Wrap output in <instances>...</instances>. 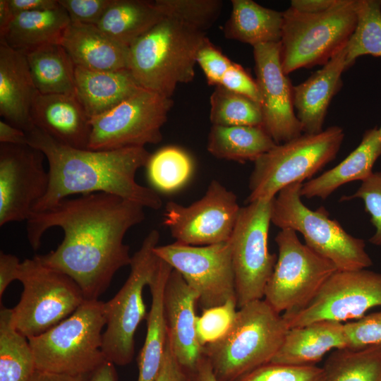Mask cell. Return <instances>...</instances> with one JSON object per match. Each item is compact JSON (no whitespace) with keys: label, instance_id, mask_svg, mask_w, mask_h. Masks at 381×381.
<instances>
[{"label":"cell","instance_id":"1","mask_svg":"<svg viewBox=\"0 0 381 381\" xmlns=\"http://www.w3.org/2000/svg\"><path fill=\"white\" fill-rule=\"evenodd\" d=\"M144 207L105 193L65 198L53 207L32 212L27 237L37 250L46 231L54 226L64 231L56 250L36 255L45 265L72 278L85 300H99L116 272L130 265L127 231L145 218Z\"/></svg>","mask_w":381,"mask_h":381},{"label":"cell","instance_id":"2","mask_svg":"<svg viewBox=\"0 0 381 381\" xmlns=\"http://www.w3.org/2000/svg\"><path fill=\"white\" fill-rule=\"evenodd\" d=\"M26 135L28 144L41 151L49 164L47 190L32 212L50 209L70 195L95 193L117 195L152 210L162 206L155 190L135 180L151 156L145 147L78 149L57 142L36 127Z\"/></svg>","mask_w":381,"mask_h":381},{"label":"cell","instance_id":"3","mask_svg":"<svg viewBox=\"0 0 381 381\" xmlns=\"http://www.w3.org/2000/svg\"><path fill=\"white\" fill-rule=\"evenodd\" d=\"M206 38L205 32L164 17L129 47L128 69L141 87L171 98L179 84L193 80Z\"/></svg>","mask_w":381,"mask_h":381},{"label":"cell","instance_id":"4","mask_svg":"<svg viewBox=\"0 0 381 381\" xmlns=\"http://www.w3.org/2000/svg\"><path fill=\"white\" fill-rule=\"evenodd\" d=\"M289 330L282 314L263 298L238 308L229 331L203 346L218 381H236L272 361Z\"/></svg>","mask_w":381,"mask_h":381},{"label":"cell","instance_id":"5","mask_svg":"<svg viewBox=\"0 0 381 381\" xmlns=\"http://www.w3.org/2000/svg\"><path fill=\"white\" fill-rule=\"evenodd\" d=\"M104 303L85 300L70 316L32 338L37 370L87 376L107 360L102 350Z\"/></svg>","mask_w":381,"mask_h":381},{"label":"cell","instance_id":"6","mask_svg":"<svg viewBox=\"0 0 381 381\" xmlns=\"http://www.w3.org/2000/svg\"><path fill=\"white\" fill-rule=\"evenodd\" d=\"M356 0H337L329 9L305 13L283 12L280 59L285 74L325 65L346 47L357 22Z\"/></svg>","mask_w":381,"mask_h":381},{"label":"cell","instance_id":"7","mask_svg":"<svg viewBox=\"0 0 381 381\" xmlns=\"http://www.w3.org/2000/svg\"><path fill=\"white\" fill-rule=\"evenodd\" d=\"M344 138L343 129L334 126L277 144L254 162L247 203L272 199L284 187L310 180L335 159Z\"/></svg>","mask_w":381,"mask_h":381},{"label":"cell","instance_id":"8","mask_svg":"<svg viewBox=\"0 0 381 381\" xmlns=\"http://www.w3.org/2000/svg\"><path fill=\"white\" fill-rule=\"evenodd\" d=\"M303 183L282 188L273 198L271 223L283 229L298 231L306 245L332 262L338 270L366 269L373 261L363 239L348 234L340 224L329 217L321 207L311 210L301 200Z\"/></svg>","mask_w":381,"mask_h":381},{"label":"cell","instance_id":"9","mask_svg":"<svg viewBox=\"0 0 381 381\" xmlns=\"http://www.w3.org/2000/svg\"><path fill=\"white\" fill-rule=\"evenodd\" d=\"M159 240L157 230L149 232L131 257L126 281L117 294L104 303L106 329L102 335V350L106 360L114 365H126L133 360L136 329L147 316L143 289L152 281L160 262L154 251Z\"/></svg>","mask_w":381,"mask_h":381},{"label":"cell","instance_id":"10","mask_svg":"<svg viewBox=\"0 0 381 381\" xmlns=\"http://www.w3.org/2000/svg\"><path fill=\"white\" fill-rule=\"evenodd\" d=\"M18 281L23 290L11 309L12 323L28 339L51 329L85 301L72 278L44 265L37 256L21 262Z\"/></svg>","mask_w":381,"mask_h":381},{"label":"cell","instance_id":"11","mask_svg":"<svg viewBox=\"0 0 381 381\" xmlns=\"http://www.w3.org/2000/svg\"><path fill=\"white\" fill-rule=\"evenodd\" d=\"M275 242L279 255L263 299L279 313L295 311L306 306L338 270L301 243L291 229H281Z\"/></svg>","mask_w":381,"mask_h":381},{"label":"cell","instance_id":"12","mask_svg":"<svg viewBox=\"0 0 381 381\" xmlns=\"http://www.w3.org/2000/svg\"><path fill=\"white\" fill-rule=\"evenodd\" d=\"M272 200H259L241 207L229 240L238 308L264 298L277 262V255L267 247Z\"/></svg>","mask_w":381,"mask_h":381},{"label":"cell","instance_id":"13","mask_svg":"<svg viewBox=\"0 0 381 381\" xmlns=\"http://www.w3.org/2000/svg\"><path fill=\"white\" fill-rule=\"evenodd\" d=\"M171 98L141 88L110 110L90 119L87 148L111 150L162 141Z\"/></svg>","mask_w":381,"mask_h":381},{"label":"cell","instance_id":"14","mask_svg":"<svg viewBox=\"0 0 381 381\" xmlns=\"http://www.w3.org/2000/svg\"><path fill=\"white\" fill-rule=\"evenodd\" d=\"M375 306H381V273L337 270L306 306L282 316L290 329L322 320H358Z\"/></svg>","mask_w":381,"mask_h":381},{"label":"cell","instance_id":"15","mask_svg":"<svg viewBox=\"0 0 381 381\" xmlns=\"http://www.w3.org/2000/svg\"><path fill=\"white\" fill-rule=\"evenodd\" d=\"M154 251L198 293V304L202 310L236 300L229 241L200 246L175 242L157 246Z\"/></svg>","mask_w":381,"mask_h":381},{"label":"cell","instance_id":"16","mask_svg":"<svg viewBox=\"0 0 381 381\" xmlns=\"http://www.w3.org/2000/svg\"><path fill=\"white\" fill-rule=\"evenodd\" d=\"M241 207L231 190L212 180L204 195L188 206L168 202L163 224L179 243L200 246L224 243L231 238Z\"/></svg>","mask_w":381,"mask_h":381},{"label":"cell","instance_id":"17","mask_svg":"<svg viewBox=\"0 0 381 381\" xmlns=\"http://www.w3.org/2000/svg\"><path fill=\"white\" fill-rule=\"evenodd\" d=\"M45 156L25 145L0 143V226L27 221L45 195L49 173Z\"/></svg>","mask_w":381,"mask_h":381},{"label":"cell","instance_id":"18","mask_svg":"<svg viewBox=\"0 0 381 381\" xmlns=\"http://www.w3.org/2000/svg\"><path fill=\"white\" fill-rule=\"evenodd\" d=\"M253 56L262 128L277 144L299 136L302 128L293 104V86L282 66L280 43L256 45Z\"/></svg>","mask_w":381,"mask_h":381},{"label":"cell","instance_id":"19","mask_svg":"<svg viewBox=\"0 0 381 381\" xmlns=\"http://www.w3.org/2000/svg\"><path fill=\"white\" fill-rule=\"evenodd\" d=\"M164 311L167 337L180 364L190 373L203 356V346L196 333L198 293L172 270L164 291Z\"/></svg>","mask_w":381,"mask_h":381},{"label":"cell","instance_id":"20","mask_svg":"<svg viewBox=\"0 0 381 381\" xmlns=\"http://www.w3.org/2000/svg\"><path fill=\"white\" fill-rule=\"evenodd\" d=\"M34 126L57 142L88 149L90 119L75 95L37 92L31 107Z\"/></svg>","mask_w":381,"mask_h":381},{"label":"cell","instance_id":"21","mask_svg":"<svg viewBox=\"0 0 381 381\" xmlns=\"http://www.w3.org/2000/svg\"><path fill=\"white\" fill-rule=\"evenodd\" d=\"M346 47L303 83L293 86V104L302 133L322 132L328 107L342 86Z\"/></svg>","mask_w":381,"mask_h":381},{"label":"cell","instance_id":"22","mask_svg":"<svg viewBox=\"0 0 381 381\" xmlns=\"http://www.w3.org/2000/svg\"><path fill=\"white\" fill-rule=\"evenodd\" d=\"M37 90L24 54L0 42V115L25 133L35 126L31 107Z\"/></svg>","mask_w":381,"mask_h":381},{"label":"cell","instance_id":"23","mask_svg":"<svg viewBox=\"0 0 381 381\" xmlns=\"http://www.w3.org/2000/svg\"><path fill=\"white\" fill-rule=\"evenodd\" d=\"M60 44L75 66L99 71L128 69L129 47L111 38L96 25L71 22Z\"/></svg>","mask_w":381,"mask_h":381},{"label":"cell","instance_id":"24","mask_svg":"<svg viewBox=\"0 0 381 381\" xmlns=\"http://www.w3.org/2000/svg\"><path fill=\"white\" fill-rule=\"evenodd\" d=\"M349 348L344 323L322 320L289 329L272 363L315 365L332 349Z\"/></svg>","mask_w":381,"mask_h":381},{"label":"cell","instance_id":"25","mask_svg":"<svg viewBox=\"0 0 381 381\" xmlns=\"http://www.w3.org/2000/svg\"><path fill=\"white\" fill-rule=\"evenodd\" d=\"M141 88L128 69L99 71L75 66V95L90 119L110 110Z\"/></svg>","mask_w":381,"mask_h":381},{"label":"cell","instance_id":"26","mask_svg":"<svg viewBox=\"0 0 381 381\" xmlns=\"http://www.w3.org/2000/svg\"><path fill=\"white\" fill-rule=\"evenodd\" d=\"M381 155L378 128L367 130L358 147L339 164L302 184L300 193L306 198L326 199L340 186L351 181H363L370 176Z\"/></svg>","mask_w":381,"mask_h":381},{"label":"cell","instance_id":"27","mask_svg":"<svg viewBox=\"0 0 381 381\" xmlns=\"http://www.w3.org/2000/svg\"><path fill=\"white\" fill-rule=\"evenodd\" d=\"M172 267L161 260L157 273L148 285L152 303L147 316V333L138 358V381H155L162 366L167 341L164 311V288Z\"/></svg>","mask_w":381,"mask_h":381},{"label":"cell","instance_id":"28","mask_svg":"<svg viewBox=\"0 0 381 381\" xmlns=\"http://www.w3.org/2000/svg\"><path fill=\"white\" fill-rule=\"evenodd\" d=\"M232 10L223 32L226 38L255 47L279 42L283 12L264 7L252 0H232Z\"/></svg>","mask_w":381,"mask_h":381},{"label":"cell","instance_id":"29","mask_svg":"<svg viewBox=\"0 0 381 381\" xmlns=\"http://www.w3.org/2000/svg\"><path fill=\"white\" fill-rule=\"evenodd\" d=\"M70 23L67 12L61 6L51 10L18 13L0 42L19 52L60 44Z\"/></svg>","mask_w":381,"mask_h":381},{"label":"cell","instance_id":"30","mask_svg":"<svg viewBox=\"0 0 381 381\" xmlns=\"http://www.w3.org/2000/svg\"><path fill=\"white\" fill-rule=\"evenodd\" d=\"M163 18L154 1L114 0L96 25L119 44L129 47Z\"/></svg>","mask_w":381,"mask_h":381},{"label":"cell","instance_id":"31","mask_svg":"<svg viewBox=\"0 0 381 381\" xmlns=\"http://www.w3.org/2000/svg\"><path fill=\"white\" fill-rule=\"evenodd\" d=\"M20 52L27 60L39 92L75 95V65L60 44H47Z\"/></svg>","mask_w":381,"mask_h":381},{"label":"cell","instance_id":"32","mask_svg":"<svg viewBox=\"0 0 381 381\" xmlns=\"http://www.w3.org/2000/svg\"><path fill=\"white\" fill-rule=\"evenodd\" d=\"M276 145L262 126L212 125L207 150L219 159L254 162Z\"/></svg>","mask_w":381,"mask_h":381},{"label":"cell","instance_id":"33","mask_svg":"<svg viewBox=\"0 0 381 381\" xmlns=\"http://www.w3.org/2000/svg\"><path fill=\"white\" fill-rule=\"evenodd\" d=\"M36 363L28 339L12 323V310H0V381H29Z\"/></svg>","mask_w":381,"mask_h":381},{"label":"cell","instance_id":"34","mask_svg":"<svg viewBox=\"0 0 381 381\" xmlns=\"http://www.w3.org/2000/svg\"><path fill=\"white\" fill-rule=\"evenodd\" d=\"M197 64L203 71L209 85L222 86L242 94L261 105L256 81L240 64L227 58L207 37L198 52Z\"/></svg>","mask_w":381,"mask_h":381},{"label":"cell","instance_id":"35","mask_svg":"<svg viewBox=\"0 0 381 381\" xmlns=\"http://www.w3.org/2000/svg\"><path fill=\"white\" fill-rule=\"evenodd\" d=\"M323 368L327 381H381V344L334 350Z\"/></svg>","mask_w":381,"mask_h":381},{"label":"cell","instance_id":"36","mask_svg":"<svg viewBox=\"0 0 381 381\" xmlns=\"http://www.w3.org/2000/svg\"><path fill=\"white\" fill-rule=\"evenodd\" d=\"M357 22L346 46L348 69L363 55L381 57V0H356Z\"/></svg>","mask_w":381,"mask_h":381},{"label":"cell","instance_id":"37","mask_svg":"<svg viewBox=\"0 0 381 381\" xmlns=\"http://www.w3.org/2000/svg\"><path fill=\"white\" fill-rule=\"evenodd\" d=\"M210 102V120L212 125L262 127L260 104L246 95L216 86Z\"/></svg>","mask_w":381,"mask_h":381},{"label":"cell","instance_id":"38","mask_svg":"<svg viewBox=\"0 0 381 381\" xmlns=\"http://www.w3.org/2000/svg\"><path fill=\"white\" fill-rule=\"evenodd\" d=\"M146 167L148 179L153 187L164 193H171L189 181L193 163L183 150L168 146L151 155Z\"/></svg>","mask_w":381,"mask_h":381},{"label":"cell","instance_id":"39","mask_svg":"<svg viewBox=\"0 0 381 381\" xmlns=\"http://www.w3.org/2000/svg\"><path fill=\"white\" fill-rule=\"evenodd\" d=\"M164 17L175 19L205 32L217 20L223 3L220 0H155Z\"/></svg>","mask_w":381,"mask_h":381},{"label":"cell","instance_id":"40","mask_svg":"<svg viewBox=\"0 0 381 381\" xmlns=\"http://www.w3.org/2000/svg\"><path fill=\"white\" fill-rule=\"evenodd\" d=\"M236 300L231 299L222 305L202 310L196 320L197 337L202 346L213 343L226 334L236 317Z\"/></svg>","mask_w":381,"mask_h":381},{"label":"cell","instance_id":"41","mask_svg":"<svg viewBox=\"0 0 381 381\" xmlns=\"http://www.w3.org/2000/svg\"><path fill=\"white\" fill-rule=\"evenodd\" d=\"M236 381H327L323 367L270 362L244 375Z\"/></svg>","mask_w":381,"mask_h":381},{"label":"cell","instance_id":"42","mask_svg":"<svg viewBox=\"0 0 381 381\" xmlns=\"http://www.w3.org/2000/svg\"><path fill=\"white\" fill-rule=\"evenodd\" d=\"M354 198L363 201L365 210L370 214V222L375 228V232L370 238L369 242L381 246V171L373 172L361 181V185L354 194L344 195L340 200L347 201Z\"/></svg>","mask_w":381,"mask_h":381},{"label":"cell","instance_id":"43","mask_svg":"<svg viewBox=\"0 0 381 381\" xmlns=\"http://www.w3.org/2000/svg\"><path fill=\"white\" fill-rule=\"evenodd\" d=\"M344 325L349 349L381 344V312L365 315Z\"/></svg>","mask_w":381,"mask_h":381},{"label":"cell","instance_id":"44","mask_svg":"<svg viewBox=\"0 0 381 381\" xmlns=\"http://www.w3.org/2000/svg\"><path fill=\"white\" fill-rule=\"evenodd\" d=\"M71 22L97 25L114 0H58Z\"/></svg>","mask_w":381,"mask_h":381},{"label":"cell","instance_id":"45","mask_svg":"<svg viewBox=\"0 0 381 381\" xmlns=\"http://www.w3.org/2000/svg\"><path fill=\"white\" fill-rule=\"evenodd\" d=\"M192 376L178 361L167 337L163 361L155 381H191Z\"/></svg>","mask_w":381,"mask_h":381},{"label":"cell","instance_id":"46","mask_svg":"<svg viewBox=\"0 0 381 381\" xmlns=\"http://www.w3.org/2000/svg\"><path fill=\"white\" fill-rule=\"evenodd\" d=\"M20 264L18 258L14 255L0 253V300L8 285L14 280H18Z\"/></svg>","mask_w":381,"mask_h":381},{"label":"cell","instance_id":"47","mask_svg":"<svg viewBox=\"0 0 381 381\" xmlns=\"http://www.w3.org/2000/svg\"><path fill=\"white\" fill-rule=\"evenodd\" d=\"M9 4L15 15L51 10L60 6L58 0H9Z\"/></svg>","mask_w":381,"mask_h":381},{"label":"cell","instance_id":"48","mask_svg":"<svg viewBox=\"0 0 381 381\" xmlns=\"http://www.w3.org/2000/svg\"><path fill=\"white\" fill-rule=\"evenodd\" d=\"M0 143L13 145L28 144L27 135L23 130L6 121H0Z\"/></svg>","mask_w":381,"mask_h":381},{"label":"cell","instance_id":"49","mask_svg":"<svg viewBox=\"0 0 381 381\" xmlns=\"http://www.w3.org/2000/svg\"><path fill=\"white\" fill-rule=\"evenodd\" d=\"M337 0H293L290 8L305 13H317L331 8Z\"/></svg>","mask_w":381,"mask_h":381},{"label":"cell","instance_id":"50","mask_svg":"<svg viewBox=\"0 0 381 381\" xmlns=\"http://www.w3.org/2000/svg\"><path fill=\"white\" fill-rule=\"evenodd\" d=\"M87 381H117L114 364L106 361L88 376Z\"/></svg>","mask_w":381,"mask_h":381},{"label":"cell","instance_id":"51","mask_svg":"<svg viewBox=\"0 0 381 381\" xmlns=\"http://www.w3.org/2000/svg\"><path fill=\"white\" fill-rule=\"evenodd\" d=\"M86 376L58 374L36 370L29 381H87Z\"/></svg>","mask_w":381,"mask_h":381},{"label":"cell","instance_id":"52","mask_svg":"<svg viewBox=\"0 0 381 381\" xmlns=\"http://www.w3.org/2000/svg\"><path fill=\"white\" fill-rule=\"evenodd\" d=\"M191 381H218L208 359L205 356L198 362Z\"/></svg>","mask_w":381,"mask_h":381},{"label":"cell","instance_id":"53","mask_svg":"<svg viewBox=\"0 0 381 381\" xmlns=\"http://www.w3.org/2000/svg\"><path fill=\"white\" fill-rule=\"evenodd\" d=\"M15 16L9 0H0V38L4 37Z\"/></svg>","mask_w":381,"mask_h":381},{"label":"cell","instance_id":"54","mask_svg":"<svg viewBox=\"0 0 381 381\" xmlns=\"http://www.w3.org/2000/svg\"><path fill=\"white\" fill-rule=\"evenodd\" d=\"M378 131H379L380 136L381 138V126L378 128Z\"/></svg>","mask_w":381,"mask_h":381}]
</instances>
